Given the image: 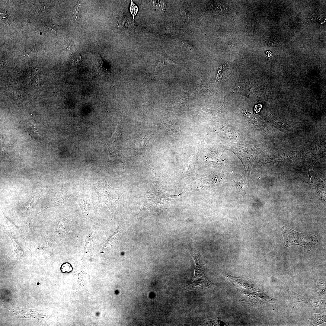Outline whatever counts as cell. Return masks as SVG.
Masks as SVG:
<instances>
[{"label": "cell", "instance_id": "cell-1", "mask_svg": "<svg viewBox=\"0 0 326 326\" xmlns=\"http://www.w3.org/2000/svg\"><path fill=\"white\" fill-rule=\"evenodd\" d=\"M225 146L227 150L233 153L240 160L244 167L245 175L249 177L253 164L259 153L257 146L227 142Z\"/></svg>", "mask_w": 326, "mask_h": 326}, {"label": "cell", "instance_id": "cell-2", "mask_svg": "<svg viewBox=\"0 0 326 326\" xmlns=\"http://www.w3.org/2000/svg\"><path fill=\"white\" fill-rule=\"evenodd\" d=\"M280 231L283 236L284 245L287 247L299 245L310 251L312 247L318 242L315 235L297 232L285 226L281 228Z\"/></svg>", "mask_w": 326, "mask_h": 326}, {"label": "cell", "instance_id": "cell-3", "mask_svg": "<svg viewBox=\"0 0 326 326\" xmlns=\"http://www.w3.org/2000/svg\"><path fill=\"white\" fill-rule=\"evenodd\" d=\"M191 254L195 263L194 275L192 282L186 286V290H205L211 288L213 284L207 278L205 274L204 264L201 263L200 260V252L195 251Z\"/></svg>", "mask_w": 326, "mask_h": 326}, {"label": "cell", "instance_id": "cell-4", "mask_svg": "<svg viewBox=\"0 0 326 326\" xmlns=\"http://www.w3.org/2000/svg\"><path fill=\"white\" fill-rule=\"evenodd\" d=\"M94 187L99 201L104 203L109 207L117 205L120 197L123 193L122 190L110 187L105 180L98 182Z\"/></svg>", "mask_w": 326, "mask_h": 326}, {"label": "cell", "instance_id": "cell-5", "mask_svg": "<svg viewBox=\"0 0 326 326\" xmlns=\"http://www.w3.org/2000/svg\"><path fill=\"white\" fill-rule=\"evenodd\" d=\"M288 291L293 303L302 302L313 307H322L325 305V301L321 300L308 298L299 295L293 292L289 288Z\"/></svg>", "mask_w": 326, "mask_h": 326}, {"label": "cell", "instance_id": "cell-6", "mask_svg": "<svg viewBox=\"0 0 326 326\" xmlns=\"http://www.w3.org/2000/svg\"><path fill=\"white\" fill-rule=\"evenodd\" d=\"M243 177L239 174H236L232 180L235 183L239 192L244 197L246 196L248 194V189L247 186L244 184Z\"/></svg>", "mask_w": 326, "mask_h": 326}, {"label": "cell", "instance_id": "cell-7", "mask_svg": "<svg viewBox=\"0 0 326 326\" xmlns=\"http://www.w3.org/2000/svg\"><path fill=\"white\" fill-rule=\"evenodd\" d=\"M326 322V315L318 313L312 314L309 326H317Z\"/></svg>", "mask_w": 326, "mask_h": 326}, {"label": "cell", "instance_id": "cell-8", "mask_svg": "<svg viewBox=\"0 0 326 326\" xmlns=\"http://www.w3.org/2000/svg\"><path fill=\"white\" fill-rule=\"evenodd\" d=\"M172 63L175 64L180 66L179 63L172 60L165 54H162L159 58L155 71L163 66Z\"/></svg>", "mask_w": 326, "mask_h": 326}, {"label": "cell", "instance_id": "cell-9", "mask_svg": "<svg viewBox=\"0 0 326 326\" xmlns=\"http://www.w3.org/2000/svg\"><path fill=\"white\" fill-rule=\"evenodd\" d=\"M60 269L62 273H67L72 271V268L70 264L65 263L62 265Z\"/></svg>", "mask_w": 326, "mask_h": 326}, {"label": "cell", "instance_id": "cell-10", "mask_svg": "<svg viewBox=\"0 0 326 326\" xmlns=\"http://www.w3.org/2000/svg\"><path fill=\"white\" fill-rule=\"evenodd\" d=\"M324 283L322 281H318L317 285V291L319 294H322L325 291V287Z\"/></svg>", "mask_w": 326, "mask_h": 326}, {"label": "cell", "instance_id": "cell-11", "mask_svg": "<svg viewBox=\"0 0 326 326\" xmlns=\"http://www.w3.org/2000/svg\"><path fill=\"white\" fill-rule=\"evenodd\" d=\"M79 4H77L74 9L73 16L74 21L77 22L79 18Z\"/></svg>", "mask_w": 326, "mask_h": 326}, {"label": "cell", "instance_id": "cell-12", "mask_svg": "<svg viewBox=\"0 0 326 326\" xmlns=\"http://www.w3.org/2000/svg\"><path fill=\"white\" fill-rule=\"evenodd\" d=\"M130 11L131 13L133 16V18H134V17L136 15L138 11V8L137 6L133 3L131 1V4L130 5Z\"/></svg>", "mask_w": 326, "mask_h": 326}, {"label": "cell", "instance_id": "cell-13", "mask_svg": "<svg viewBox=\"0 0 326 326\" xmlns=\"http://www.w3.org/2000/svg\"><path fill=\"white\" fill-rule=\"evenodd\" d=\"M66 45H67V47H68L69 46V48L70 47V46H71V45H70L71 44H70V43L69 41V40H67V41H66Z\"/></svg>", "mask_w": 326, "mask_h": 326}]
</instances>
